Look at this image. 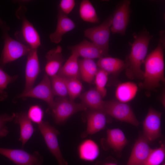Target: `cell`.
<instances>
[{"instance_id":"26","label":"cell","mask_w":165,"mask_h":165,"mask_svg":"<svg viewBox=\"0 0 165 165\" xmlns=\"http://www.w3.org/2000/svg\"><path fill=\"white\" fill-rule=\"evenodd\" d=\"M137 91L138 87L136 84L132 82H126L118 85L115 95L119 101L126 103L134 97Z\"/></svg>"},{"instance_id":"14","label":"cell","mask_w":165,"mask_h":165,"mask_svg":"<svg viewBox=\"0 0 165 165\" xmlns=\"http://www.w3.org/2000/svg\"><path fill=\"white\" fill-rule=\"evenodd\" d=\"M148 141L143 136L135 142L127 165H144L150 152Z\"/></svg>"},{"instance_id":"23","label":"cell","mask_w":165,"mask_h":165,"mask_svg":"<svg viewBox=\"0 0 165 165\" xmlns=\"http://www.w3.org/2000/svg\"><path fill=\"white\" fill-rule=\"evenodd\" d=\"M78 153L81 159L87 161H93L98 156L99 149L95 142L92 140L87 139L80 144Z\"/></svg>"},{"instance_id":"22","label":"cell","mask_w":165,"mask_h":165,"mask_svg":"<svg viewBox=\"0 0 165 165\" xmlns=\"http://www.w3.org/2000/svg\"><path fill=\"white\" fill-rule=\"evenodd\" d=\"M78 58L75 54L72 53L57 75L63 78H75L79 79L80 74Z\"/></svg>"},{"instance_id":"3","label":"cell","mask_w":165,"mask_h":165,"mask_svg":"<svg viewBox=\"0 0 165 165\" xmlns=\"http://www.w3.org/2000/svg\"><path fill=\"white\" fill-rule=\"evenodd\" d=\"M0 28L3 32L4 44L0 59V64H6L27 55L31 50L28 46L14 39L9 35L7 28L0 20Z\"/></svg>"},{"instance_id":"21","label":"cell","mask_w":165,"mask_h":165,"mask_svg":"<svg viewBox=\"0 0 165 165\" xmlns=\"http://www.w3.org/2000/svg\"><path fill=\"white\" fill-rule=\"evenodd\" d=\"M97 64L98 67L108 74H115L125 69V62L118 58L104 57L99 59Z\"/></svg>"},{"instance_id":"20","label":"cell","mask_w":165,"mask_h":165,"mask_svg":"<svg viewBox=\"0 0 165 165\" xmlns=\"http://www.w3.org/2000/svg\"><path fill=\"white\" fill-rule=\"evenodd\" d=\"M82 104L91 110L104 112L105 101L96 89H91L80 96Z\"/></svg>"},{"instance_id":"5","label":"cell","mask_w":165,"mask_h":165,"mask_svg":"<svg viewBox=\"0 0 165 165\" xmlns=\"http://www.w3.org/2000/svg\"><path fill=\"white\" fill-rule=\"evenodd\" d=\"M104 112L120 121L137 127L139 123L129 105L115 100L105 101Z\"/></svg>"},{"instance_id":"17","label":"cell","mask_w":165,"mask_h":165,"mask_svg":"<svg viewBox=\"0 0 165 165\" xmlns=\"http://www.w3.org/2000/svg\"><path fill=\"white\" fill-rule=\"evenodd\" d=\"M105 114L101 111L91 110L87 116V128L83 136L94 134L104 129L107 122Z\"/></svg>"},{"instance_id":"32","label":"cell","mask_w":165,"mask_h":165,"mask_svg":"<svg viewBox=\"0 0 165 165\" xmlns=\"http://www.w3.org/2000/svg\"><path fill=\"white\" fill-rule=\"evenodd\" d=\"M108 75L106 72L98 68L94 78L96 89L102 98L104 97L107 94L105 86L108 80Z\"/></svg>"},{"instance_id":"8","label":"cell","mask_w":165,"mask_h":165,"mask_svg":"<svg viewBox=\"0 0 165 165\" xmlns=\"http://www.w3.org/2000/svg\"><path fill=\"white\" fill-rule=\"evenodd\" d=\"M54 94L52 90L50 79L46 74L44 75L41 82L35 87L18 95L17 98L32 97L44 101L52 109L55 103Z\"/></svg>"},{"instance_id":"25","label":"cell","mask_w":165,"mask_h":165,"mask_svg":"<svg viewBox=\"0 0 165 165\" xmlns=\"http://www.w3.org/2000/svg\"><path fill=\"white\" fill-rule=\"evenodd\" d=\"M80 76L85 82L90 83L94 79L98 68L93 60L83 58L79 61Z\"/></svg>"},{"instance_id":"7","label":"cell","mask_w":165,"mask_h":165,"mask_svg":"<svg viewBox=\"0 0 165 165\" xmlns=\"http://www.w3.org/2000/svg\"><path fill=\"white\" fill-rule=\"evenodd\" d=\"M87 109L82 103H76L65 97H61L55 101L51 109L55 123L59 124L63 123L75 113Z\"/></svg>"},{"instance_id":"13","label":"cell","mask_w":165,"mask_h":165,"mask_svg":"<svg viewBox=\"0 0 165 165\" xmlns=\"http://www.w3.org/2000/svg\"><path fill=\"white\" fill-rule=\"evenodd\" d=\"M72 53L78 57L93 60L105 57L107 54L104 51L92 42L84 39L79 43L70 46Z\"/></svg>"},{"instance_id":"31","label":"cell","mask_w":165,"mask_h":165,"mask_svg":"<svg viewBox=\"0 0 165 165\" xmlns=\"http://www.w3.org/2000/svg\"><path fill=\"white\" fill-rule=\"evenodd\" d=\"M18 78L16 75L11 76L0 67V101L4 100L7 97L5 91L8 85L15 80Z\"/></svg>"},{"instance_id":"29","label":"cell","mask_w":165,"mask_h":165,"mask_svg":"<svg viewBox=\"0 0 165 165\" xmlns=\"http://www.w3.org/2000/svg\"><path fill=\"white\" fill-rule=\"evenodd\" d=\"M64 78L66 84L70 100L73 101L80 95L82 88V84L79 79L77 78Z\"/></svg>"},{"instance_id":"1","label":"cell","mask_w":165,"mask_h":165,"mask_svg":"<svg viewBox=\"0 0 165 165\" xmlns=\"http://www.w3.org/2000/svg\"><path fill=\"white\" fill-rule=\"evenodd\" d=\"M152 37L146 30L134 36L130 53L125 62L126 74L129 79H143L144 72L141 69V65L144 62Z\"/></svg>"},{"instance_id":"18","label":"cell","mask_w":165,"mask_h":165,"mask_svg":"<svg viewBox=\"0 0 165 165\" xmlns=\"http://www.w3.org/2000/svg\"><path fill=\"white\" fill-rule=\"evenodd\" d=\"M15 123L20 127V136L19 140L21 142L23 148L26 142L32 135L34 132L32 122L28 118L27 114L24 112L15 113L13 120Z\"/></svg>"},{"instance_id":"33","label":"cell","mask_w":165,"mask_h":165,"mask_svg":"<svg viewBox=\"0 0 165 165\" xmlns=\"http://www.w3.org/2000/svg\"><path fill=\"white\" fill-rule=\"evenodd\" d=\"M27 115L29 119L32 122L38 124L42 121L43 112L41 108L38 105L31 106Z\"/></svg>"},{"instance_id":"9","label":"cell","mask_w":165,"mask_h":165,"mask_svg":"<svg viewBox=\"0 0 165 165\" xmlns=\"http://www.w3.org/2000/svg\"><path fill=\"white\" fill-rule=\"evenodd\" d=\"M0 154L16 165H42L43 159L38 151L31 154L22 149L0 147Z\"/></svg>"},{"instance_id":"27","label":"cell","mask_w":165,"mask_h":165,"mask_svg":"<svg viewBox=\"0 0 165 165\" xmlns=\"http://www.w3.org/2000/svg\"><path fill=\"white\" fill-rule=\"evenodd\" d=\"M79 12L81 18L84 21L94 24L99 22L95 9L89 0H83L81 2Z\"/></svg>"},{"instance_id":"34","label":"cell","mask_w":165,"mask_h":165,"mask_svg":"<svg viewBox=\"0 0 165 165\" xmlns=\"http://www.w3.org/2000/svg\"><path fill=\"white\" fill-rule=\"evenodd\" d=\"M15 116V113H13L11 115L5 113L0 115V137L6 136L8 133L6 123L9 122L13 120Z\"/></svg>"},{"instance_id":"10","label":"cell","mask_w":165,"mask_h":165,"mask_svg":"<svg viewBox=\"0 0 165 165\" xmlns=\"http://www.w3.org/2000/svg\"><path fill=\"white\" fill-rule=\"evenodd\" d=\"M162 113L150 107L143 122L144 137L149 141L159 138L161 135Z\"/></svg>"},{"instance_id":"6","label":"cell","mask_w":165,"mask_h":165,"mask_svg":"<svg viewBox=\"0 0 165 165\" xmlns=\"http://www.w3.org/2000/svg\"><path fill=\"white\" fill-rule=\"evenodd\" d=\"M38 128L48 149L57 160L58 164L68 165L59 147L57 139L58 131L48 122L43 121L38 124Z\"/></svg>"},{"instance_id":"35","label":"cell","mask_w":165,"mask_h":165,"mask_svg":"<svg viewBox=\"0 0 165 165\" xmlns=\"http://www.w3.org/2000/svg\"><path fill=\"white\" fill-rule=\"evenodd\" d=\"M75 5L74 0H62L59 4L60 9L67 15L73 10Z\"/></svg>"},{"instance_id":"15","label":"cell","mask_w":165,"mask_h":165,"mask_svg":"<svg viewBox=\"0 0 165 165\" xmlns=\"http://www.w3.org/2000/svg\"><path fill=\"white\" fill-rule=\"evenodd\" d=\"M60 46L50 50L46 54L45 71L46 74L50 77L57 75L62 66L64 60Z\"/></svg>"},{"instance_id":"37","label":"cell","mask_w":165,"mask_h":165,"mask_svg":"<svg viewBox=\"0 0 165 165\" xmlns=\"http://www.w3.org/2000/svg\"><path fill=\"white\" fill-rule=\"evenodd\" d=\"M163 165H165V164H163Z\"/></svg>"},{"instance_id":"30","label":"cell","mask_w":165,"mask_h":165,"mask_svg":"<svg viewBox=\"0 0 165 165\" xmlns=\"http://www.w3.org/2000/svg\"><path fill=\"white\" fill-rule=\"evenodd\" d=\"M165 148L164 144L154 149H151L144 165H159L164 160Z\"/></svg>"},{"instance_id":"19","label":"cell","mask_w":165,"mask_h":165,"mask_svg":"<svg viewBox=\"0 0 165 165\" xmlns=\"http://www.w3.org/2000/svg\"><path fill=\"white\" fill-rule=\"evenodd\" d=\"M21 33L27 46L31 49H37L41 45L39 35L32 24L25 17L22 19Z\"/></svg>"},{"instance_id":"16","label":"cell","mask_w":165,"mask_h":165,"mask_svg":"<svg viewBox=\"0 0 165 165\" xmlns=\"http://www.w3.org/2000/svg\"><path fill=\"white\" fill-rule=\"evenodd\" d=\"M57 19L56 30L49 36L51 41L56 44L61 42L64 34L73 29L75 26L74 22L60 9L58 12Z\"/></svg>"},{"instance_id":"24","label":"cell","mask_w":165,"mask_h":165,"mask_svg":"<svg viewBox=\"0 0 165 165\" xmlns=\"http://www.w3.org/2000/svg\"><path fill=\"white\" fill-rule=\"evenodd\" d=\"M107 133V142L109 146L116 151H121L128 142L123 131L115 128L109 129Z\"/></svg>"},{"instance_id":"36","label":"cell","mask_w":165,"mask_h":165,"mask_svg":"<svg viewBox=\"0 0 165 165\" xmlns=\"http://www.w3.org/2000/svg\"><path fill=\"white\" fill-rule=\"evenodd\" d=\"M102 165H117L116 164L110 162H107L104 163Z\"/></svg>"},{"instance_id":"11","label":"cell","mask_w":165,"mask_h":165,"mask_svg":"<svg viewBox=\"0 0 165 165\" xmlns=\"http://www.w3.org/2000/svg\"><path fill=\"white\" fill-rule=\"evenodd\" d=\"M130 1H123L118 7L112 16L110 31L113 34L124 35L127 27L130 14Z\"/></svg>"},{"instance_id":"28","label":"cell","mask_w":165,"mask_h":165,"mask_svg":"<svg viewBox=\"0 0 165 165\" xmlns=\"http://www.w3.org/2000/svg\"><path fill=\"white\" fill-rule=\"evenodd\" d=\"M50 79L54 95L65 97L68 94L64 79L56 75Z\"/></svg>"},{"instance_id":"12","label":"cell","mask_w":165,"mask_h":165,"mask_svg":"<svg viewBox=\"0 0 165 165\" xmlns=\"http://www.w3.org/2000/svg\"><path fill=\"white\" fill-rule=\"evenodd\" d=\"M27 55L25 69V86L23 92L33 87L40 71L37 49H31Z\"/></svg>"},{"instance_id":"2","label":"cell","mask_w":165,"mask_h":165,"mask_svg":"<svg viewBox=\"0 0 165 165\" xmlns=\"http://www.w3.org/2000/svg\"><path fill=\"white\" fill-rule=\"evenodd\" d=\"M161 38L156 47L145 60V71L143 87L152 90L158 87L161 82H164V46Z\"/></svg>"},{"instance_id":"4","label":"cell","mask_w":165,"mask_h":165,"mask_svg":"<svg viewBox=\"0 0 165 165\" xmlns=\"http://www.w3.org/2000/svg\"><path fill=\"white\" fill-rule=\"evenodd\" d=\"M112 16H110L100 25L86 29L84 35L103 50L107 55Z\"/></svg>"}]
</instances>
